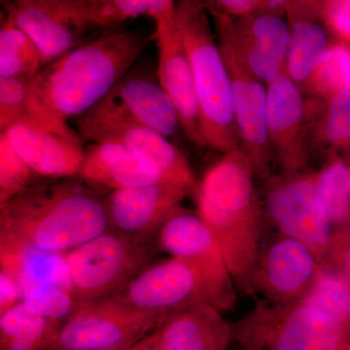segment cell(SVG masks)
I'll return each mask as SVG.
<instances>
[{
    "mask_svg": "<svg viewBox=\"0 0 350 350\" xmlns=\"http://www.w3.org/2000/svg\"><path fill=\"white\" fill-rule=\"evenodd\" d=\"M151 39L142 31L111 32L48 64L31 80L27 116L68 122L86 114L135 66Z\"/></svg>",
    "mask_w": 350,
    "mask_h": 350,
    "instance_id": "obj_1",
    "label": "cell"
},
{
    "mask_svg": "<svg viewBox=\"0 0 350 350\" xmlns=\"http://www.w3.org/2000/svg\"><path fill=\"white\" fill-rule=\"evenodd\" d=\"M105 197L76 178L36 182L0 204V239L68 253L109 230Z\"/></svg>",
    "mask_w": 350,
    "mask_h": 350,
    "instance_id": "obj_2",
    "label": "cell"
},
{
    "mask_svg": "<svg viewBox=\"0 0 350 350\" xmlns=\"http://www.w3.org/2000/svg\"><path fill=\"white\" fill-rule=\"evenodd\" d=\"M208 14L204 2H175V21L194 77L204 146L227 154L241 147L231 78L214 38Z\"/></svg>",
    "mask_w": 350,
    "mask_h": 350,
    "instance_id": "obj_3",
    "label": "cell"
},
{
    "mask_svg": "<svg viewBox=\"0 0 350 350\" xmlns=\"http://www.w3.org/2000/svg\"><path fill=\"white\" fill-rule=\"evenodd\" d=\"M252 163L241 148L224 154L197 188L199 216L217 239L226 265L237 266L239 236L257 220Z\"/></svg>",
    "mask_w": 350,
    "mask_h": 350,
    "instance_id": "obj_4",
    "label": "cell"
},
{
    "mask_svg": "<svg viewBox=\"0 0 350 350\" xmlns=\"http://www.w3.org/2000/svg\"><path fill=\"white\" fill-rule=\"evenodd\" d=\"M154 241L107 230L64 254L79 306L115 296L142 273L154 256Z\"/></svg>",
    "mask_w": 350,
    "mask_h": 350,
    "instance_id": "obj_5",
    "label": "cell"
},
{
    "mask_svg": "<svg viewBox=\"0 0 350 350\" xmlns=\"http://www.w3.org/2000/svg\"><path fill=\"white\" fill-rule=\"evenodd\" d=\"M167 317L135 308L118 295L90 301L69 317L50 350H126Z\"/></svg>",
    "mask_w": 350,
    "mask_h": 350,
    "instance_id": "obj_6",
    "label": "cell"
},
{
    "mask_svg": "<svg viewBox=\"0 0 350 350\" xmlns=\"http://www.w3.org/2000/svg\"><path fill=\"white\" fill-rule=\"evenodd\" d=\"M84 115L146 126L174 144L182 131L178 112L163 89L158 73L144 64L133 66L103 100Z\"/></svg>",
    "mask_w": 350,
    "mask_h": 350,
    "instance_id": "obj_7",
    "label": "cell"
},
{
    "mask_svg": "<svg viewBox=\"0 0 350 350\" xmlns=\"http://www.w3.org/2000/svg\"><path fill=\"white\" fill-rule=\"evenodd\" d=\"M118 296L139 310L167 315L188 306L222 303L199 269L175 258L152 262Z\"/></svg>",
    "mask_w": 350,
    "mask_h": 350,
    "instance_id": "obj_8",
    "label": "cell"
},
{
    "mask_svg": "<svg viewBox=\"0 0 350 350\" xmlns=\"http://www.w3.org/2000/svg\"><path fill=\"white\" fill-rule=\"evenodd\" d=\"M1 133L38 177L61 180L79 175L85 148L68 122L29 116Z\"/></svg>",
    "mask_w": 350,
    "mask_h": 350,
    "instance_id": "obj_9",
    "label": "cell"
},
{
    "mask_svg": "<svg viewBox=\"0 0 350 350\" xmlns=\"http://www.w3.org/2000/svg\"><path fill=\"white\" fill-rule=\"evenodd\" d=\"M214 25L219 48L231 78L234 119L239 142L243 144L241 149L253 167L262 169L268 162L271 150L267 128L268 92L244 64L227 31L221 25Z\"/></svg>",
    "mask_w": 350,
    "mask_h": 350,
    "instance_id": "obj_10",
    "label": "cell"
},
{
    "mask_svg": "<svg viewBox=\"0 0 350 350\" xmlns=\"http://www.w3.org/2000/svg\"><path fill=\"white\" fill-rule=\"evenodd\" d=\"M6 16L38 45L44 68L82 45L89 29L75 0L1 1Z\"/></svg>",
    "mask_w": 350,
    "mask_h": 350,
    "instance_id": "obj_11",
    "label": "cell"
},
{
    "mask_svg": "<svg viewBox=\"0 0 350 350\" xmlns=\"http://www.w3.org/2000/svg\"><path fill=\"white\" fill-rule=\"evenodd\" d=\"M206 7L214 24L227 31L244 64L260 81L269 85L286 73L290 27L284 20L262 13L236 22L232 17Z\"/></svg>",
    "mask_w": 350,
    "mask_h": 350,
    "instance_id": "obj_12",
    "label": "cell"
},
{
    "mask_svg": "<svg viewBox=\"0 0 350 350\" xmlns=\"http://www.w3.org/2000/svg\"><path fill=\"white\" fill-rule=\"evenodd\" d=\"M82 139L92 144H118L155 163L167 183L189 191L196 187L187 158L177 145L157 131L126 122L83 116L72 119Z\"/></svg>",
    "mask_w": 350,
    "mask_h": 350,
    "instance_id": "obj_13",
    "label": "cell"
},
{
    "mask_svg": "<svg viewBox=\"0 0 350 350\" xmlns=\"http://www.w3.org/2000/svg\"><path fill=\"white\" fill-rule=\"evenodd\" d=\"M153 39L158 49L159 80L174 103L184 135L193 144L204 147L200 128V109L192 68L176 21L175 6L154 20Z\"/></svg>",
    "mask_w": 350,
    "mask_h": 350,
    "instance_id": "obj_14",
    "label": "cell"
},
{
    "mask_svg": "<svg viewBox=\"0 0 350 350\" xmlns=\"http://www.w3.org/2000/svg\"><path fill=\"white\" fill-rule=\"evenodd\" d=\"M188 189L167 182L112 191L105 197L110 229L131 238L155 241Z\"/></svg>",
    "mask_w": 350,
    "mask_h": 350,
    "instance_id": "obj_15",
    "label": "cell"
},
{
    "mask_svg": "<svg viewBox=\"0 0 350 350\" xmlns=\"http://www.w3.org/2000/svg\"><path fill=\"white\" fill-rule=\"evenodd\" d=\"M156 243L172 258L199 269L223 298L225 260L213 231L199 215L179 209L161 228Z\"/></svg>",
    "mask_w": 350,
    "mask_h": 350,
    "instance_id": "obj_16",
    "label": "cell"
},
{
    "mask_svg": "<svg viewBox=\"0 0 350 350\" xmlns=\"http://www.w3.org/2000/svg\"><path fill=\"white\" fill-rule=\"evenodd\" d=\"M269 216L289 238L319 247L328 241L331 220L319 199L315 182H292L276 189L267 200Z\"/></svg>",
    "mask_w": 350,
    "mask_h": 350,
    "instance_id": "obj_17",
    "label": "cell"
},
{
    "mask_svg": "<svg viewBox=\"0 0 350 350\" xmlns=\"http://www.w3.org/2000/svg\"><path fill=\"white\" fill-rule=\"evenodd\" d=\"M78 178L100 192L167 182L155 163L124 145L110 142L88 145Z\"/></svg>",
    "mask_w": 350,
    "mask_h": 350,
    "instance_id": "obj_18",
    "label": "cell"
},
{
    "mask_svg": "<svg viewBox=\"0 0 350 350\" xmlns=\"http://www.w3.org/2000/svg\"><path fill=\"white\" fill-rule=\"evenodd\" d=\"M244 344L247 350H342V319L306 306L295 310L280 328Z\"/></svg>",
    "mask_w": 350,
    "mask_h": 350,
    "instance_id": "obj_19",
    "label": "cell"
},
{
    "mask_svg": "<svg viewBox=\"0 0 350 350\" xmlns=\"http://www.w3.org/2000/svg\"><path fill=\"white\" fill-rule=\"evenodd\" d=\"M267 128L271 147L284 165H296L303 158L305 105L296 83L284 73L268 85Z\"/></svg>",
    "mask_w": 350,
    "mask_h": 350,
    "instance_id": "obj_20",
    "label": "cell"
},
{
    "mask_svg": "<svg viewBox=\"0 0 350 350\" xmlns=\"http://www.w3.org/2000/svg\"><path fill=\"white\" fill-rule=\"evenodd\" d=\"M165 350H227L231 335L213 306L196 305L170 313L155 330Z\"/></svg>",
    "mask_w": 350,
    "mask_h": 350,
    "instance_id": "obj_21",
    "label": "cell"
},
{
    "mask_svg": "<svg viewBox=\"0 0 350 350\" xmlns=\"http://www.w3.org/2000/svg\"><path fill=\"white\" fill-rule=\"evenodd\" d=\"M64 254L0 239V271L15 280L22 299L27 292L38 287H59L73 291Z\"/></svg>",
    "mask_w": 350,
    "mask_h": 350,
    "instance_id": "obj_22",
    "label": "cell"
},
{
    "mask_svg": "<svg viewBox=\"0 0 350 350\" xmlns=\"http://www.w3.org/2000/svg\"><path fill=\"white\" fill-rule=\"evenodd\" d=\"M63 325L21 301L0 314V350H50Z\"/></svg>",
    "mask_w": 350,
    "mask_h": 350,
    "instance_id": "obj_23",
    "label": "cell"
},
{
    "mask_svg": "<svg viewBox=\"0 0 350 350\" xmlns=\"http://www.w3.org/2000/svg\"><path fill=\"white\" fill-rule=\"evenodd\" d=\"M90 31L114 29L140 17L157 18L174 8L172 0H75Z\"/></svg>",
    "mask_w": 350,
    "mask_h": 350,
    "instance_id": "obj_24",
    "label": "cell"
},
{
    "mask_svg": "<svg viewBox=\"0 0 350 350\" xmlns=\"http://www.w3.org/2000/svg\"><path fill=\"white\" fill-rule=\"evenodd\" d=\"M313 268L314 260L310 247L297 239L288 238L278 241L267 256L269 282L280 293L299 291L310 280Z\"/></svg>",
    "mask_w": 350,
    "mask_h": 350,
    "instance_id": "obj_25",
    "label": "cell"
},
{
    "mask_svg": "<svg viewBox=\"0 0 350 350\" xmlns=\"http://www.w3.org/2000/svg\"><path fill=\"white\" fill-rule=\"evenodd\" d=\"M329 47L328 36L321 25L304 18L295 21L290 27L287 75L296 84L306 82Z\"/></svg>",
    "mask_w": 350,
    "mask_h": 350,
    "instance_id": "obj_26",
    "label": "cell"
},
{
    "mask_svg": "<svg viewBox=\"0 0 350 350\" xmlns=\"http://www.w3.org/2000/svg\"><path fill=\"white\" fill-rule=\"evenodd\" d=\"M43 68L38 45L5 16L0 29V78L33 79Z\"/></svg>",
    "mask_w": 350,
    "mask_h": 350,
    "instance_id": "obj_27",
    "label": "cell"
},
{
    "mask_svg": "<svg viewBox=\"0 0 350 350\" xmlns=\"http://www.w3.org/2000/svg\"><path fill=\"white\" fill-rule=\"evenodd\" d=\"M306 83L312 93L327 103L350 87L349 44L330 46Z\"/></svg>",
    "mask_w": 350,
    "mask_h": 350,
    "instance_id": "obj_28",
    "label": "cell"
},
{
    "mask_svg": "<svg viewBox=\"0 0 350 350\" xmlns=\"http://www.w3.org/2000/svg\"><path fill=\"white\" fill-rule=\"evenodd\" d=\"M319 199L331 222H340L350 209V169L342 161L327 165L315 181Z\"/></svg>",
    "mask_w": 350,
    "mask_h": 350,
    "instance_id": "obj_29",
    "label": "cell"
},
{
    "mask_svg": "<svg viewBox=\"0 0 350 350\" xmlns=\"http://www.w3.org/2000/svg\"><path fill=\"white\" fill-rule=\"evenodd\" d=\"M38 177L0 133V204L38 182Z\"/></svg>",
    "mask_w": 350,
    "mask_h": 350,
    "instance_id": "obj_30",
    "label": "cell"
},
{
    "mask_svg": "<svg viewBox=\"0 0 350 350\" xmlns=\"http://www.w3.org/2000/svg\"><path fill=\"white\" fill-rule=\"evenodd\" d=\"M22 301L41 317L66 323L79 308L71 290L59 287H38L27 292Z\"/></svg>",
    "mask_w": 350,
    "mask_h": 350,
    "instance_id": "obj_31",
    "label": "cell"
},
{
    "mask_svg": "<svg viewBox=\"0 0 350 350\" xmlns=\"http://www.w3.org/2000/svg\"><path fill=\"white\" fill-rule=\"evenodd\" d=\"M32 79L0 78V131L4 133L29 114Z\"/></svg>",
    "mask_w": 350,
    "mask_h": 350,
    "instance_id": "obj_32",
    "label": "cell"
},
{
    "mask_svg": "<svg viewBox=\"0 0 350 350\" xmlns=\"http://www.w3.org/2000/svg\"><path fill=\"white\" fill-rule=\"evenodd\" d=\"M306 306L319 308L342 319L350 308L349 285L337 276H323L312 290Z\"/></svg>",
    "mask_w": 350,
    "mask_h": 350,
    "instance_id": "obj_33",
    "label": "cell"
},
{
    "mask_svg": "<svg viewBox=\"0 0 350 350\" xmlns=\"http://www.w3.org/2000/svg\"><path fill=\"white\" fill-rule=\"evenodd\" d=\"M323 133L331 146L337 149L350 147V87L328 103Z\"/></svg>",
    "mask_w": 350,
    "mask_h": 350,
    "instance_id": "obj_34",
    "label": "cell"
},
{
    "mask_svg": "<svg viewBox=\"0 0 350 350\" xmlns=\"http://www.w3.org/2000/svg\"><path fill=\"white\" fill-rule=\"evenodd\" d=\"M319 12L340 42L350 43V0L322 2Z\"/></svg>",
    "mask_w": 350,
    "mask_h": 350,
    "instance_id": "obj_35",
    "label": "cell"
},
{
    "mask_svg": "<svg viewBox=\"0 0 350 350\" xmlns=\"http://www.w3.org/2000/svg\"><path fill=\"white\" fill-rule=\"evenodd\" d=\"M265 1L257 0H217V1H206L207 7L215 9L219 12L230 16V17H248L264 8Z\"/></svg>",
    "mask_w": 350,
    "mask_h": 350,
    "instance_id": "obj_36",
    "label": "cell"
},
{
    "mask_svg": "<svg viewBox=\"0 0 350 350\" xmlns=\"http://www.w3.org/2000/svg\"><path fill=\"white\" fill-rule=\"evenodd\" d=\"M22 301L19 287L8 273L0 271V314Z\"/></svg>",
    "mask_w": 350,
    "mask_h": 350,
    "instance_id": "obj_37",
    "label": "cell"
},
{
    "mask_svg": "<svg viewBox=\"0 0 350 350\" xmlns=\"http://www.w3.org/2000/svg\"><path fill=\"white\" fill-rule=\"evenodd\" d=\"M156 345L155 331L126 350H153Z\"/></svg>",
    "mask_w": 350,
    "mask_h": 350,
    "instance_id": "obj_38",
    "label": "cell"
},
{
    "mask_svg": "<svg viewBox=\"0 0 350 350\" xmlns=\"http://www.w3.org/2000/svg\"><path fill=\"white\" fill-rule=\"evenodd\" d=\"M153 350H165V349H163L162 347H158V345H155V347H154Z\"/></svg>",
    "mask_w": 350,
    "mask_h": 350,
    "instance_id": "obj_39",
    "label": "cell"
}]
</instances>
